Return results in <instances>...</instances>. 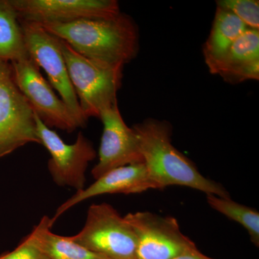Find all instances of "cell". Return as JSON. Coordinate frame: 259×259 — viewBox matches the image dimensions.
Segmentation results:
<instances>
[{
  "label": "cell",
  "instance_id": "obj_3",
  "mask_svg": "<svg viewBox=\"0 0 259 259\" xmlns=\"http://www.w3.org/2000/svg\"><path fill=\"white\" fill-rule=\"evenodd\" d=\"M60 45L83 115L88 120L100 118L104 110L117 104L124 66L88 59L61 39Z\"/></svg>",
  "mask_w": 259,
  "mask_h": 259
},
{
  "label": "cell",
  "instance_id": "obj_5",
  "mask_svg": "<svg viewBox=\"0 0 259 259\" xmlns=\"http://www.w3.org/2000/svg\"><path fill=\"white\" fill-rule=\"evenodd\" d=\"M29 144H40L33 110L17 85L11 63L0 59V158Z\"/></svg>",
  "mask_w": 259,
  "mask_h": 259
},
{
  "label": "cell",
  "instance_id": "obj_7",
  "mask_svg": "<svg viewBox=\"0 0 259 259\" xmlns=\"http://www.w3.org/2000/svg\"><path fill=\"white\" fill-rule=\"evenodd\" d=\"M37 138L51 155L48 168L53 180L61 187L80 191L85 188L87 168L97 157L93 144L79 133L73 144H67L56 131L47 127L34 112Z\"/></svg>",
  "mask_w": 259,
  "mask_h": 259
},
{
  "label": "cell",
  "instance_id": "obj_6",
  "mask_svg": "<svg viewBox=\"0 0 259 259\" xmlns=\"http://www.w3.org/2000/svg\"><path fill=\"white\" fill-rule=\"evenodd\" d=\"M24 40L30 58L47 73L51 86L60 95L77 120L80 127H84L88 120L80 107L74 87L70 80L60 39L47 31L41 25L20 20Z\"/></svg>",
  "mask_w": 259,
  "mask_h": 259
},
{
  "label": "cell",
  "instance_id": "obj_12",
  "mask_svg": "<svg viewBox=\"0 0 259 259\" xmlns=\"http://www.w3.org/2000/svg\"><path fill=\"white\" fill-rule=\"evenodd\" d=\"M155 189L144 163L127 165L107 172L88 188L77 191L76 194L61 204L56 209L53 223L66 211L81 202L107 194H139Z\"/></svg>",
  "mask_w": 259,
  "mask_h": 259
},
{
  "label": "cell",
  "instance_id": "obj_1",
  "mask_svg": "<svg viewBox=\"0 0 259 259\" xmlns=\"http://www.w3.org/2000/svg\"><path fill=\"white\" fill-rule=\"evenodd\" d=\"M37 24L93 60L124 66L139 52V29L132 18L124 13L111 18Z\"/></svg>",
  "mask_w": 259,
  "mask_h": 259
},
{
  "label": "cell",
  "instance_id": "obj_16",
  "mask_svg": "<svg viewBox=\"0 0 259 259\" xmlns=\"http://www.w3.org/2000/svg\"><path fill=\"white\" fill-rule=\"evenodd\" d=\"M29 57L14 7L10 0H0V59L13 63Z\"/></svg>",
  "mask_w": 259,
  "mask_h": 259
},
{
  "label": "cell",
  "instance_id": "obj_15",
  "mask_svg": "<svg viewBox=\"0 0 259 259\" xmlns=\"http://www.w3.org/2000/svg\"><path fill=\"white\" fill-rule=\"evenodd\" d=\"M53 226L51 218L44 216L32 230L37 243L49 259H107L81 246L71 236L53 233Z\"/></svg>",
  "mask_w": 259,
  "mask_h": 259
},
{
  "label": "cell",
  "instance_id": "obj_20",
  "mask_svg": "<svg viewBox=\"0 0 259 259\" xmlns=\"http://www.w3.org/2000/svg\"><path fill=\"white\" fill-rule=\"evenodd\" d=\"M173 259H213L209 258L207 255L202 254L200 251L197 248H193L190 250L185 252V253H182L176 258Z\"/></svg>",
  "mask_w": 259,
  "mask_h": 259
},
{
  "label": "cell",
  "instance_id": "obj_17",
  "mask_svg": "<svg viewBox=\"0 0 259 259\" xmlns=\"http://www.w3.org/2000/svg\"><path fill=\"white\" fill-rule=\"evenodd\" d=\"M207 201L212 209L224 214L232 221L241 224L249 234L250 241L259 245V213L232 200L230 197H222L214 194H207Z\"/></svg>",
  "mask_w": 259,
  "mask_h": 259
},
{
  "label": "cell",
  "instance_id": "obj_8",
  "mask_svg": "<svg viewBox=\"0 0 259 259\" xmlns=\"http://www.w3.org/2000/svg\"><path fill=\"white\" fill-rule=\"evenodd\" d=\"M124 218L137 238L136 259H173L197 248L181 231L175 218L147 211L128 213Z\"/></svg>",
  "mask_w": 259,
  "mask_h": 259
},
{
  "label": "cell",
  "instance_id": "obj_10",
  "mask_svg": "<svg viewBox=\"0 0 259 259\" xmlns=\"http://www.w3.org/2000/svg\"><path fill=\"white\" fill-rule=\"evenodd\" d=\"M20 20L65 23L81 19L111 18L121 13L116 0H10Z\"/></svg>",
  "mask_w": 259,
  "mask_h": 259
},
{
  "label": "cell",
  "instance_id": "obj_4",
  "mask_svg": "<svg viewBox=\"0 0 259 259\" xmlns=\"http://www.w3.org/2000/svg\"><path fill=\"white\" fill-rule=\"evenodd\" d=\"M75 242L107 259H136L137 238L132 228L112 205L93 204Z\"/></svg>",
  "mask_w": 259,
  "mask_h": 259
},
{
  "label": "cell",
  "instance_id": "obj_19",
  "mask_svg": "<svg viewBox=\"0 0 259 259\" xmlns=\"http://www.w3.org/2000/svg\"><path fill=\"white\" fill-rule=\"evenodd\" d=\"M0 259H49L41 249L32 232L12 251L0 255Z\"/></svg>",
  "mask_w": 259,
  "mask_h": 259
},
{
  "label": "cell",
  "instance_id": "obj_14",
  "mask_svg": "<svg viewBox=\"0 0 259 259\" xmlns=\"http://www.w3.org/2000/svg\"><path fill=\"white\" fill-rule=\"evenodd\" d=\"M248 27L233 13L217 8L212 29L203 47L204 61L210 68L222 59Z\"/></svg>",
  "mask_w": 259,
  "mask_h": 259
},
{
  "label": "cell",
  "instance_id": "obj_13",
  "mask_svg": "<svg viewBox=\"0 0 259 259\" xmlns=\"http://www.w3.org/2000/svg\"><path fill=\"white\" fill-rule=\"evenodd\" d=\"M209 71L231 84L258 80L259 30L247 29Z\"/></svg>",
  "mask_w": 259,
  "mask_h": 259
},
{
  "label": "cell",
  "instance_id": "obj_2",
  "mask_svg": "<svg viewBox=\"0 0 259 259\" xmlns=\"http://www.w3.org/2000/svg\"><path fill=\"white\" fill-rule=\"evenodd\" d=\"M132 128L155 189L185 186L206 194L230 197L222 185L201 175L194 163L173 146L169 122L148 118Z\"/></svg>",
  "mask_w": 259,
  "mask_h": 259
},
{
  "label": "cell",
  "instance_id": "obj_9",
  "mask_svg": "<svg viewBox=\"0 0 259 259\" xmlns=\"http://www.w3.org/2000/svg\"><path fill=\"white\" fill-rule=\"evenodd\" d=\"M15 81L32 110L49 128L73 133L79 125L74 115L40 74L31 58L11 63Z\"/></svg>",
  "mask_w": 259,
  "mask_h": 259
},
{
  "label": "cell",
  "instance_id": "obj_11",
  "mask_svg": "<svg viewBox=\"0 0 259 259\" xmlns=\"http://www.w3.org/2000/svg\"><path fill=\"white\" fill-rule=\"evenodd\" d=\"M103 123L99 161L92 170L95 180L118 167L144 163L139 141L132 127L126 125L118 103L104 110L100 116Z\"/></svg>",
  "mask_w": 259,
  "mask_h": 259
},
{
  "label": "cell",
  "instance_id": "obj_18",
  "mask_svg": "<svg viewBox=\"0 0 259 259\" xmlns=\"http://www.w3.org/2000/svg\"><path fill=\"white\" fill-rule=\"evenodd\" d=\"M217 8L236 15L248 28L259 29V2L258 0H218Z\"/></svg>",
  "mask_w": 259,
  "mask_h": 259
}]
</instances>
